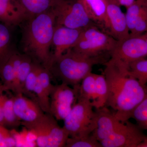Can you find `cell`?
Instances as JSON below:
<instances>
[{"mask_svg":"<svg viewBox=\"0 0 147 147\" xmlns=\"http://www.w3.org/2000/svg\"><path fill=\"white\" fill-rule=\"evenodd\" d=\"M65 147H102V146L92 133L84 136L69 137Z\"/></svg>","mask_w":147,"mask_h":147,"instance_id":"obj_24","label":"cell"},{"mask_svg":"<svg viewBox=\"0 0 147 147\" xmlns=\"http://www.w3.org/2000/svg\"><path fill=\"white\" fill-rule=\"evenodd\" d=\"M118 40L96 27L90 26L83 30L72 49L84 55L94 57L111 53Z\"/></svg>","mask_w":147,"mask_h":147,"instance_id":"obj_6","label":"cell"},{"mask_svg":"<svg viewBox=\"0 0 147 147\" xmlns=\"http://www.w3.org/2000/svg\"><path fill=\"white\" fill-rule=\"evenodd\" d=\"M142 35H143V36L144 37V38L147 45V32L145 33L144 34H142Z\"/></svg>","mask_w":147,"mask_h":147,"instance_id":"obj_33","label":"cell"},{"mask_svg":"<svg viewBox=\"0 0 147 147\" xmlns=\"http://www.w3.org/2000/svg\"><path fill=\"white\" fill-rule=\"evenodd\" d=\"M131 118L135 120L140 128L147 130V96L135 108Z\"/></svg>","mask_w":147,"mask_h":147,"instance_id":"obj_28","label":"cell"},{"mask_svg":"<svg viewBox=\"0 0 147 147\" xmlns=\"http://www.w3.org/2000/svg\"><path fill=\"white\" fill-rule=\"evenodd\" d=\"M144 2L145 0H135L132 4L127 7L125 16L130 34L134 30Z\"/></svg>","mask_w":147,"mask_h":147,"instance_id":"obj_25","label":"cell"},{"mask_svg":"<svg viewBox=\"0 0 147 147\" xmlns=\"http://www.w3.org/2000/svg\"><path fill=\"white\" fill-rule=\"evenodd\" d=\"M1 94L3 113L5 126L16 127L21 125V122L17 117L14 108L13 96H9L4 94Z\"/></svg>","mask_w":147,"mask_h":147,"instance_id":"obj_19","label":"cell"},{"mask_svg":"<svg viewBox=\"0 0 147 147\" xmlns=\"http://www.w3.org/2000/svg\"><path fill=\"white\" fill-rule=\"evenodd\" d=\"M79 86L62 83L54 86L50 98V114L57 120H64L78 99Z\"/></svg>","mask_w":147,"mask_h":147,"instance_id":"obj_8","label":"cell"},{"mask_svg":"<svg viewBox=\"0 0 147 147\" xmlns=\"http://www.w3.org/2000/svg\"><path fill=\"white\" fill-rule=\"evenodd\" d=\"M96 127L92 134L99 142L109 137L123 122L119 121L107 107L96 109Z\"/></svg>","mask_w":147,"mask_h":147,"instance_id":"obj_14","label":"cell"},{"mask_svg":"<svg viewBox=\"0 0 147 147\" xmlns=\"http://www.w3.org/2000/svg\"><path fill=\"white\" fill-rule=\"evenodd\" d=\"M96 100L92 104L95 109H99L105 106L108 98V84L103 74H96Z\"/></svg>","mask_w":147,"mask_h":147,"instance_id":"obj_21","label":"cell"},{"mask_svg":"<svg viewBox=\"0 0 147 147\" xmlns=\"http://www.w3.org/2000/svg\"><path fill=\"white\" fill-rule=\"evenodd\" d=\"M16 147V143L11 131L0 125V147Z\"/></svg>","mask_w":147,"mask_h":147,"instance_id":"obj_30","label":"cell"},{"mask_svg":"<svg viewBox=\"0 0 147 147\" xmlns=\"http://www.w3.org/2000/svg\"><path fill=\"white\" fill-rule=\"evenodd\" d=\"M84 29L72 28L56 24L52 43L54 47L52 58H57L72 48L78 41Z\"/></svg>","mask_w":147,"mask_h":147,"instance_id":"obj_12","label":"cell"},{"mask_svg":"<svg viewBox=\"0 0 147 147\" xmlns=\"http://www.w3.org/2000/svg\"><path fill=\"white\" fill-rule=\"evenodd\" d=\"M147 32V0H145L134 30L130 36H140Z\"/></svg>","mask_w":147,"mask_h":147,"instance_id":"obj_29","label":"cell"},{"mask_svg":"<svg viewBox=\"0 0 147 147\" xmlns=\"http://www.w3.org/2000/svg\"><path fill=\"white\" fill-rule=\"evenodd\" d=\"M131 75L143 85L147 84V59L136 61L129 65Z\"/></svg>","mask_w":147,"mask_h":147,"instance_id":"obj_26","label":"cell"},{"mask_svg":"<svg viewBox=\"0 0 147 147\" xmlns=\"http://www.w3.org/2000/svg\"><path fill=\"white\" fill-rule=\"evenodd\" d=\"M28 18L52 10L60 0H18Z\"/></svg>","mask_w":147,"mask_h":147,"instance_id":"obj_18","label":"cell"},{"mask_svg":"<svg viewBox=\"0 0 147 147\" xmlns=\"http://www.w3.org/2000/svg\"><path fill=\"white\" fill-rule=\"evenodd\" d=\"M39 64L34 62L31 71L27 76L23 94L34 97V90L38 78Z\"/></svg>","mask_w":147,"mask_h":147,"instance_id":"obj_27","label":"cell"},{"mask_svg":"<svg viewBox=\"0 0 147 147\" xmlns=\"http://www.w3.org/2000/svg\"><path fill=\"white\" fill-rule=\"evenodd\" d=\"M105 54L90 57L71 48L60 57L52 58L47 69L50 75L53 74L62 83L72 87L78 86L92 72L94 66L104 64L108 60Z\"/></svg>","mask_w":147,"mask_h":147,"instance_id":"obj_3","label":"cell"},{"mask_svg":"<svg viewBox=\"0 0 147 147\" xmlns=\"http://www.w3.org/2000/svg\"><path fill=\"white\" fill-rule=\"evenodd\" d=\"M146 136L142 129L128 120L100 143L102 147H137Z\"/></svg>","mask_w":147,"mask_h":147,"instance_id":"obj_10","label":"cell"},{"mask_svg":"<svg viewBox=\"0 0 147 147\" xmlns=\"http://www.w3.org/2000/svg\"><path fill=\"white\" fill-rule=\"evenodd\" d=\"M57 120L51 114L45 113L40 118L31 123H21L35 135L36 146L65 147L69 135L58 124Z\"/></svg>","mask_w":147,"mask_h":147,"instance_id":"obj_4","label":"cell"},{"mask_svg":"<svg viewBox=\"0 0 147 147\" xmlns=\"http://www.w3.org/2000/svg\"><path fill=\"white\" fill-rule=\"evenodd\" d=\"M103 74L108 84V96L105 106L110 107L119 121L125 123L147 96V86L131 75L129 66L110 58L104 64Z\"/></svg>","mask_w":147,"mask_h":147,"instance_id":"obj_1","label":"cell"},{"mask_svg":"<svg viewBox=\"0 0 147 147\" xmlns=\"http://www.w3.org/2000/svg\"><path fill=\"white\" fill-rule=\"evenodd\" d=\"M54 86L51 84L50 71L39 65L38 78L34 90L36 101L43 112L50 114V98Z\"/></svg>","mask_w":147,"mask_h":147,"instance_id":"obj_15","label":"cell"},{"mask_svg":"<svg viewBox=\"0 0 147 147\" xmlns=\"http://www.w3.org/2000/svg\"><path fill=\"white\" fill-rule=\"evenodd\" d=\"M52 10L57 25L76 29L92 26L80 0H60Z\"/></svg>","mask_w":147,"mask_h":147,"instance_id":"obj_7","label":"cell"},{"mask_svg":"<svg viewBox=\"0 0 147 147\" xmlns=\"http://www.w3.org/2000/svg\"><path fill=\"white\" fill-rule=\"evenodd\" d=\"M96 74L92 72L82 80L79 86L78 98L89 99L92 102L95 101L96 100Z\"/></svg>","mask_w":147,"mask_h":147,"instance_id":"obj_22","label":"cell"},{"mask_svg":"<svg viewBox=\"0 0 147 147\" xmlns=\"http://www.w3.org/2000/svg\"><path fill=\"white\" fill-rule=\"evenodd\" d=\"M3 91H5L2 85L0 82V125L5 126L3 113L2 103L1 98V94Z\"/></svg>","mask_w":147,"mask_h":147,"instance_id":"obj_31","label":"cell"},{"mask_svg":"<svg viewBox=\"0 0 147 147\" xmlns=\"http://www.w3.org/2000/svg\"><path fill=\"white\" fill-rule=\"evenodd\" d=\"M137 147H147V135L145 136L144 139Z\"/></svg>","mask_w":147,"mask_h":147,"instance_id":"obj_32","label":"cell"},{"mask_svg":"<svg viewBox=\"0 0 147 147\" xmlns=\"http://www.w3.org/2000/svg\"><path fill=\"white\" fill-rule=\"evenodd\" d=\"M23 33L24 51L48 68L52 61L50 53L56 21L53 10L30 17Z\"/></svg>","mask_w":147,"mask_h":147,"instance_id":"obj_2","label":"cell"},{"mask_svg":"<svg viewBox=\"0 0 147 147\" xmlns=\"http://www.w3.org/2000/svg\"><path fill=\"white\" fill-rule=\"evenodd\" d=\"M109 24V34L118 41L130 36L125 14L116 0H106Z\"/></svg>","mask_w":147,"mask_h":147,"instance_id":"obj_11","label":"cell"},{"mask_svg":"<svg viewBox=\"0 0 147 147\" xmlns=\"http://www.w3.org/2000/svg\"><path fill=\"white\" fill-rule=\"evenodd\" d=\"M13 102L16 115L21 123L32 122L45 113L36 101L23 94H17L13 96Z\"/></svg>","mask_w":147,"mask_h":147,"instance_id":"obj_13","label":"cell"},{"mask_svg":"<svg viewBox=\"0 0 147 147\" xmlns=\"http://www.w3.org/2000/svg\"><path fill=\"white\" fill-rule=\"evenodd\" d=\"M9 27L0 22V67L13 50L10 47L11 33Z\"/></svg>","mask_w":147,"mask_h":147,"instance_id":"obj_23","label":"cell"},{"mask_svg":"<svg viewBox=\"0 0 147 147\" xmlns=\"http://www.w3.org/2000/svg\"><path fill=\"white\" fill-rule=\"evenodd\" d=\"M110 58L115 59L126 65L146 59L147 57V45L142 35L130 36L119 40L110 53Z\"/></svg>","mask_w":147,"mask_h":147,"instance_id":"obj_9","label":"cell"},{"mask_svg":"<svg viewBox=\"0 0 147 147\" xmlns=\"http://www.w3.org/2000/svg\"><path fill=\"white\" fill-rule=\"evenodd\" d=\"M28 18L18 0H0V22L9 26Z\"/></svg>","mask_w":147,"mask_h":147,"instance_id":"obj_16","label":"cell"},{"mask_svg":"<svg viewBox=\"0 0 147 147\" xmlns=\"http://www.w3.org/2000/svg\"><path fill=\"white\" fill-rule=\"evenodd\" d=\"M80 1L91 21L100 27L103 31L109 34L106 0Z\"/></svg>","mask_w":147,"mask_h":147,"instance_id":"obj_17","label":"cell"},{"mask_svg":"<svg viewBox=\"0 0 147 147\" xmlns=\"http://www.w3.org/2000/svg\"><path fill=\"white\" fill-rule=\"evenodd\" d=\"M12 51L0 67V82L5 91H13L14 87L15 71L11 60Z\"/></svg>","mask_w":147,"mask_h":147,"instance_id":"obj_20","label":"cell"},{"mask_svg":"<svg viewBox=\"0 0 147 147\" xmlns=\"http://www.w3.org/2000/svg\"><path fill=\"white\" fill-rule=\"evenodd\" d=\"M92 101L78 98L72 109L64 119L63 127L69 137L91 134L96 127V113Z\"/></svg>","mask_w":147,"mask_h":147,"instance_id":"obj_5","label":"cell"}]
</instances>
